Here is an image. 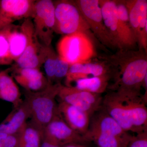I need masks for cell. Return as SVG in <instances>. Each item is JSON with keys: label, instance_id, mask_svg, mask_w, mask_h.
Here are the masks:
<instances>
[{"label": "cell", "instance_id": "obj_1", "mask_svg": "<svg viewBox=\"0 0 147 147\" xmlns=\"http://www.w3.org/2000/svg\"><path fill=\"white\" fill-rule=\"evenodd\" d=\"M147 52L142 49L118 50L115 54L100 56L112 70L114 84L110 88L127 95L142 96L141 88L147 75Z\"/></svg>", "mask_w": 147, "mask_h": 147}, {"label": "cell", "instance_id": "obj_2", "mask_svg": "<svg viewBox=\"0 0 147 147\" xmlns=\"http://www.w3.org/2000/svg\"><path fill=\"white\" fill-rule=\"evenodd\" d=\"M62 84H50L38 92L26 90L25 100L30 113L31 122L42 131L58 111L56 98Z\"/></svg>", "mask_w": 147, "mask_h": 147}, {"label": "cell", "instance_id": "obj_3", "mask_svg": "<svg viewBox=\"0 0 147 147\" xmlns=\"http://www.w3.org/2000/svg\"><path fill=\"white\" fill-rule=\"evenodd\" d=\"M54 3L55 18L54 32L65 35L83 33L94 40L95 37L74 1H59Z\"/></svg>", "mask_w": 147, "mask_h": 147}, {"label": "cell", "instance_id": "obj_4", "mask_svg": "<svg viewBox=\"0 0 147 147\" xmlns=\"http://www.w3.org/2000/svg\"><path fill=\"white\" fill-rule=\"evenodd\" d=\"M94 41L82 32L65 35L57 45L58 56L69 65L89 61L96 54Z\"/></svg>", "mask_w": 147, "mask_h": 147}, {"label": "cell", "instance_id": "obj_5", "mask_svg": "<svg viewBox=\"0 0 147 147\" xmlns=\"http://www.w3.org/2000/svg\"><path fill=\"white\" fill-rule=\"evenodd\" d=\"M32 18L36 39L43 46H50L55 24L54 2L51 0L35 1Z\"/></svg>", "mask_w": 147, "mask_h": 147}, {"label": "cell", "instance_id": "obj_6", "mask_svg": "<svg viewBox=\"0 0 147 147\" xmlns=\"http://www.w3.org/2000/svg\"><path fill=\"white\" fill-rule=\"evenodd\" d=\"M95 38L105 47L117 49L103 22L99 0L74 1Z\"/></svg>", "mask_w": 147, "mask_h": 147}, {"label": "cell", "instance_id": "obj_7", "mask_svg": "<svg viewBox=\"0 0 147 147\" xmlns=\"http://www.w3.org/2000/svg\"><path fill=\"white\" fill-rule=\"evenodd\" d=\"M58 96L61 101L83 110L90 117L101 108L103 97L100 94L92 93L62 85Z\"/></svg>", "mask_w": 147, "mask_h": 147}, {"label": "cell", "instance_id": "obj_8", "mask_svg": "<svg viewBox=\"0 0 147 147\" xmlns=\"http://www.w3.org/2000/svg\"><path fill=\"white\" fill-rule=\"evenodd\" d=\"M35 3L32 0L0 1V30L22 18H32Z\"/></svg>", "mask_w": 147, "mask_h": 147}, {"label": "cell", "instance_id": "obj_9", "mask_svg": "<svg viewBox=\"0 0 147 147\" xmlns=\"http://www.w3.org/2000/svg\"><path fill=\"white\" fill-rule=\"evenodd\" d=\"M101 107L125 131L137 133L123 97L117 92L112 91L105 94L102 97Z\"/></svg>", "mask_w": 147, "mask_h": 147}, {"label": "cell", "instance_id": "obj_10", "mask_svg": "<svg viewBox=\"0 0 147 147\" xmlns=\"http://www.w3.org/2000/svg\"><path fill=\"white\" fill-rule=\"evenodd\" d=\"M43 134L57 142L61 146L85 142L84 137L71 128L62 117L59 110L45 127Z\"/></svg>", "mask_w": 147, "mask_h": 147}, {"label": "cell", "instance_id": "obj_11", "mask_svg": "<svg viewBox=\"0 0 147 147\" xmlns=\"http://www.w3.org/2000/svg\"><path fill=\"white\" fill-rule=\"evenodd\" d=\"M99 5L105 28L118 50H127L119 24L116 1L99 0Z\"/></svg>", "mask_w": 147, "mask_h": 147}, {"label": "cell", "instance_id": "obj_12", "mask_svg": "<svg viewBox=\"0 0 147 147\" xmlns=\"http://www.w3.org/2000/svg\"><path fill=\"white\" fill-rule=\"evenodd\" d=\"M22 24L28 35V43L16 63L19 68L40 69L41 65L40 54L41 46L35 36L32 21L30 18H27Z\"/></svg>", "mask_w": 147, "mask_h": 147}, {"label": "cell", "instance_id": "obj_13", "mask_svg": "<svg viewBox=\"0 0 147 147\" xmlns=\"http://www.w3.org/2000/svg\"><path fill=\"white\" fill-rule=\"evenodd\" d=\"M112 74L111 68L105 61L78 63L69 66L65 77V86L82 78L103 76Z\"/></svg>", "mask_w": 147, "mask_h": 147}, {"label": "cell", "instance_id": "obj_14", "mask_svg": "<svg viewBox=\"0 0 147 147\" xmlns=\"http://www.w3.org/2000/svg\"><path fill=\"white\" fill-rule=\"evenodd\" d=\"M91 117L88 129L84 135L101 134L123 137L129 134L102 107Z\"/></svg>", "mask_w": 147, "mask_h": 147}, {"label": "cell", "instance_id": "obj_15", "mask_svg": "<svg viewBox=\"0 0 147 147\" xmlns=\"http://www.w3.org/2000/svg\"><path fill=\"white\" fill-rule=\"evenodd\" d=\"M58 109L67 124L76 132L83 136L89 127L91 117L83 110L61 101Z\"/></svg>", "mask_w": 147, "mask_h": 147}, {"label": "cell", "instance_id": "obj_16", "mask_svg": "<svg viewBox=\"0 0 147 147\" xmlns=\"http://www.w3.org/2000/svg\"><path fill=\"white\" fill-rule=\"evenodd\" d=\"M14 77L17 83L28 91H39L49 85L40 69L18 68Z\"/></svg>", "mask_w": 147, "mask_h": 147}, {"label": "cell", "instance_id": "obj_17", "mask_svg": "<svg viewBox=\"0 0 147 147\" xmlns=\"http://www.w3.org/2000/svg\"><path fill=\"white\" fill-rule=\"evenodd\" d=\"M30 118L28 107L25 101L15 108L7 117L4 122L0 124V132L7 134L18 133Z\"/></svg>", "mask_w": 147, "mask_h": 147}, {"label": "cell", "instance_id": "obj_18", "mask_svg": "<svg viewBox=\"0 0 147 147\" xmlns=\"http://www.w3.org/2000/svg\"><path fill=\"white\" fill-rule=\"evenodd\" d=\"M6 28L11 56L12 60L16 61L27 47L28 35L22 24L21 26L12 24Z\"/></svg>", "mask_w": 147, "mask_h": 147}, {"label": "cell", "instance_id": "obj_19", "mask_svg": "<svg viewBox=\"0 0 147 147\" xmlns=\"http://www.w3.org/2000/svg\"><path fill=\"white\" fill-rule=\"evenodd\" d=\"M125 3L130 26L137 40L141 24L147 21V1L125 0Z\"/></svg>", "mask_w": 147, "mask_h": 147}, {"label": "cell", "instance_id": "obj_20", "mask_svg": "<svg viewBox=\"0 0 147 147\" xmlns=\"http://www.w3.org/2000/svg\"><path fill=\"white\" fill-rule=\"evenodd\" d=\"M112 78V74H110L102 76L82 78L73 81L68 86H70L92 93L101 94L109 87V82Z\"/></svg>", "mask_w": 147, "mask_h": 147}, {"label": "cell", "instance_id": "obj_21", "mask_svg": "<svg viewBox=\"0 0 147 147\" xmlns=\"http://www.w3.org/2000/svg\"><path fill=\"white\" fill-rule=\"evenodd\" d=\"M116 1L117 14L127 50H134L137 43L130 26L125 0Z\"/></svg>", "mask_w": 147, "mask_h": 147}, {"label": "cell", "instance_id": "obj_22", "mask_svg": "<svg viewBox=\"0 0 147 147\" xmlns=\"http://www.w3.org/2000/svg\"><path fill=\"white\" fill-rule=\"evenodd\" d=\"M0 99L11 102L15 108L23 102L18 86L6 71L0 72Z\"/></svg>", "mask_w": 147, "mask_h": 147}, {"label": "cell", "instance_id": "obj_23", "mask_svg": "<svg viewBox=\"0 0 147 147\" xmlns=\"http://www.w3.org/2000/svg\"><path fill=\"white\" fill-rule=\"evenodd\" d=\"M17 147H40L43 132L33 124L27 123L19 131Z\"/></svg>", "mask_w": 147, "mask_h": 147}, {"label": "cell", "instance_id": "obj_24", "mask_svg": "<svg viewBox=\"0 0 147 147\" xmlns=\"http://www.w3.org/2000/svg\"><path fill=\"white\" fill-rule=\"evenodd\" d=\"M85 142L93 141L99 147H127L132 136L120 137L108 134H95L83 136Z\"/></svg>", "mask_w": 147, "mask_h": 147}, {"label": "cell", "instance_id": "obj_25", "mask_svg": "<svg viewBox=\"0 0 147 147\" xmlns=\"http://www.w3.org/2000/svg\"><path fill=\"white\" fill-rule=\"evenodd\" d=\"M59 56L50 46H41L40 58L41 65L43 63L47 81L50 84H54L55 75Z\"/></svg>", "mask_w": 147, "mask_h": 147}, {"label": "cell", "instance_id": "obj_26", "mask_svg": "<svg viewBox=\"0 0 147 147\" xmlns=\"http://www.w3.org/2000/svg\"><path fill=\"white\" fill-rule=\"evenodd\" d=\"M13 61L9 50L7 28L0 30V65H6Z\"/></svg>", "mask_w": 147, "mask_h": 147}, {"label": "cell", "instance_id": "obj_27", "mask_svg": "<svg viewBox=\"0 0 147 147\" xmlns=\"http://www.w3.org/2000/svg\"><path fill=\"white\" fill-rule=\"evenodd\" d=\"M69 66V64L66 61L59 56L55 75L54 82H55V84L60 83V81L63 78H65Z\"/></svg>", "mask_w": 147, "mask_h": 147}, {"label": "cell", "instance_id": "obj_28", "mask_svg": "<svg viewBox=\"0 0 147 147\" xmlns=\"http://www.w3.org/2000/svg\"><path fill=\"white\" fill-rule=\"evenodd\" d=\"M127 147H147V130L132 136Z\"/></svg>", "mask_w": 147, "mask_h": 147}, {"label": "cell", "instance_id": "obj_29", "mask_svg": "<svg viewBox=\"0 0 147 147\" xmlns=\"http://www.w3.org/2000/svg\"><path fill=\"white\" fill-rule=\"evenodd\" d=\"M18 133L8 134L4 142L3 147H17L18 146Z\"/></svg>", "mask_w": 147, "mask_h": 147}, {"label": "cell", "instance_id": "obj_30", "mask_svg": "<svg viewBox=\"0 0 147 147\" xmlns=\"http://www.w3.org/2000/svg\"><path fill=\"white\" fill-rule=\"evenodd\" d=\"M40 147H62L57 142L43 134Z\"/></svg>", "mask_w": 147, "mask_h": 147}, {"label": "cell", "instance_id": "obj_31", "mask_svg": "<svg viewBox=\"0 0 147 147\" xmlns=\"http://www.w3.org/2000/svg\"><path fill=\"white\" fill-rule=\"evenodd\" d=\"M62 147H85L82 145L77 144H69L65 145Z\"/></svg>", "mask_w": 147, "mask_h": 147}]
</instances>
